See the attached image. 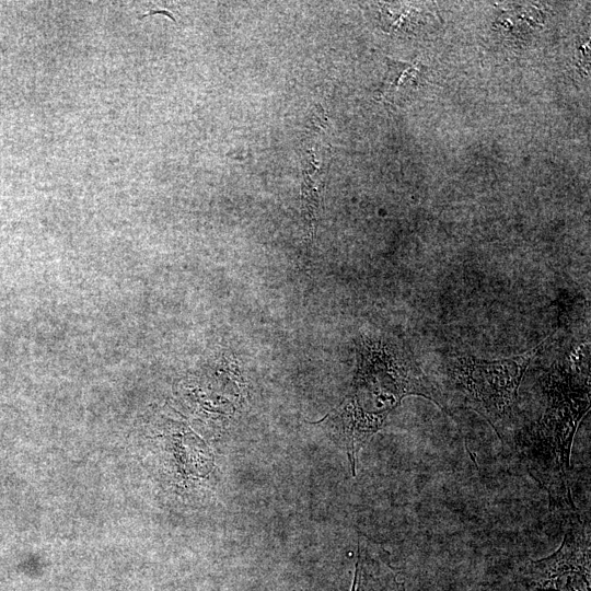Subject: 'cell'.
<instances>
[{"label":"cell","instance_id":"cell-8","mask_svg":"<svg viewBox=\"0 0 591 591\" xmlns=\"http://www.w3.org/2000/svg\"><path fill=\"white\" fill-rule=\"evenodd\" d=\"M419 12L413 9H389L384 7L382 9V22L394 31L401 28H407L410 26V21H417ZM393 31V32H394Z\"/></svg>","mask_w":591,"mask_h":591},{"label":"cell","instance_id":"cell-5","mask_svg":"<svg viewBox=\"0 0 591 591\" xmlns=\"http://www.w3.org/2000/svg\"><path fill=\"white\" fill-rule=\"evenodd\" d=\"M350 591H406V587L387 561L359 546Z\"/></svg>","mask_w":591,"mask_h":591},{"label":"cell","instance_id":"cell-4","mask_svg":"<svg viewBox=\"0 0 591 591\" xmlns=\"http://www.w3.org/2000/svg\"><path fill=\"white\" fill-rule=\"evenodd\" d=\"M564 519V538L551 555L526 563L520 570L525 591H590L591 549L579 512Z\"/></svg>","mask_w":591,"mask_h":591},{"label":"cell","instance_id":"cell-7","mask_svg":"<svg viewBox=\"0 0 591 591\" xmlns=\"http://www.w3.org/2000/svg\"><path fill=\"white\" fill-rule=\"evenodd\" d=\"M302 208L311 231H314L316 213L320 205V195L323 187L322 175L316 166L315 157L308 152V157L302 159Z\"/></svg>","mask_w":591,"mask_h":591},{"label":"cell","instance_id":"cell-3","mask_svg":"<svg viewBox=\"0 0 591 591\" xmlns=\"http://www.w3.org/2000/svg\"><path fill=\"white\" fill-rule=\"evenodd\" d=\"M548 337L533 348L510 358L482 360L461 355L448 368L451 389L464 405L477 412L503 442L518 401V392L532 359Z\"/></svg>","mask_w":591,"mask_h":591},{"label":"cell","instance_id":"cell-1","mask_svg":"<svg viewBox=\"0 0 591 591\" xmlns=\"http://www.w3.org/2000/svg\"><path fill=\"white\" fill-rule=\"evenodd\" d=\"M540 384L545 396L538 419L515 437V447L531 477L546 491L549 508L561 517L578 512L571 494V449L580 421L590 408V376L555 363Z\"/></svg>","mask_w":591,"mask_h":591},{"label":"cell","instance_id":"cell-2","mask_svg":"<svg viewBox=\"0 0 591 591\" xmlns=\"http://www.w3.org/2000/svg\"><path fill=\"white\" fill-rule=\"evenodd\" d=\"M408 395L430 399L445 412L443 397L407 354L378 343L364 345L355 390L337 414L336 438L350 463L379 431L389 413Z\"/></svg>","mask_w":591,"mask_h":591},{"label":"cell","instance_id":"cell-6","mask_svg":"<svg viewBox=\"0 0 591 591\" xmlns=\"http://www.w3.org/2000/svg\"><path fill=\"white\" fill-rule=\"evenodd\" d=\"M387 70L383 80L380 96L393 102L396 96H410L426 83L429 69L420 62H405L386 58Z\"/></svg>","mask_w":591,"mask_h":591}]
</instances>
